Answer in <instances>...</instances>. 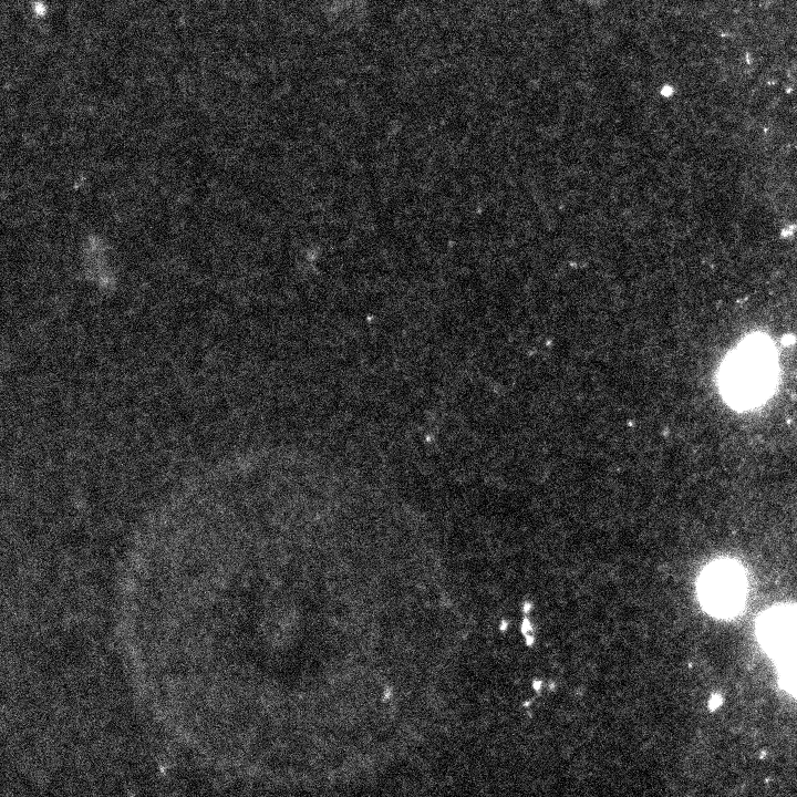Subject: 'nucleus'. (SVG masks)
Masks as SVG:
<instances>
[{
	"label": "nucleus",
	"instance_id": "f257e3e1",
	"mask_svg": "<svg viewBox=\"0 0 797 797\" xmlns=\"http://www.w3.org/2000/svg\"><path fill=\"white\" fill-rule=\"evenodd\" d=\"M723 390L737 406H753L768 395L773 377L770 364L758 357H748L734 362L724 374Z\"/></svg>",
	"mask_w": 797,
	"mask_h": 797
},
{
	"label": "nucleus",
	"instance_id": "f03ea898",
	"mask_svg": "<svg viewBox=\"0 0 797 797\" xmlns=\"http://www.w3.org/2000/svg\"><path fill=\"white\" fill-rule=\"evenodd\" d=\"M703 589L710 607L720 612L736 608L742 595L740 576L731 567L713 569L706 578Z\"/></svg>",
	"mask_w": 797,
	"mask_h": 797
}]
</instances>
